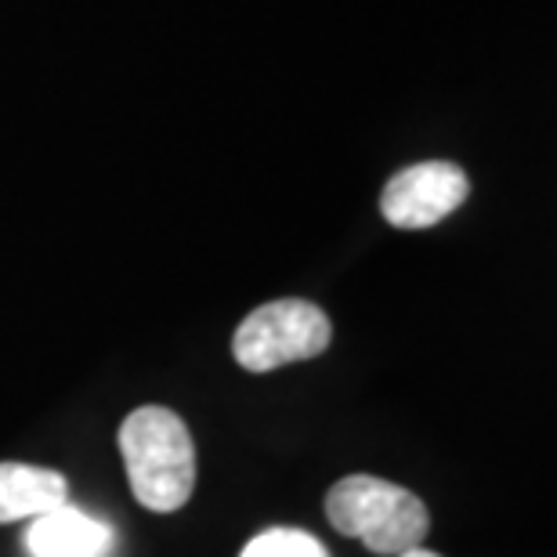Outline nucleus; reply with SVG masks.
I'll list each match as a JSON object with an SVG mask.
<instances>
[{
    "mask_svg": "<svg viewBox=\"0 0 557 557\" xmlns=\"http://www.w3.org/2000/svg\"><path fill=\"white\" fill-rule=\"evenodd\" d=\"M131 493L141 507L171 515L196 488V445L185 420L166 406H141L120 428Z\"/></svg>",
    "mask_w": 557,
    "mask_h": 557,
    "instance_id": "f257e3e1",
    "label": "nucleus"
},
{
    "mask_svg": "<svg viewBox=\"0 0 557 557\" xmlns=\"http://www.w3.org/2000/svg\"><path fill=\"white\" fill-rule=\"evenodd\" d=\"M326 518L341 536L362 540L376 557L423 547L431 515L409 488L373 474H348L326 493Z\"/></svg>",
    "mask_w": 557,
    "mask_h": 557,
    "instance_id": "f03ea898",
    "label": "nucleus"
},
{
    "mask_svg": "<svg viewBox=\"0 0 557 557\" xmlns=\"http://www.w3.org/2000/svg\"><path fill=\"white\" fill-rule=\"evenodd\" d=\"M333 326L326 311L311 300L283 297L272 305H261L239 322L236 337H232V355L243 370L269 373L278 366L315 359L330 348Z\"/></svg>",
    "mask_w": 557,
    "mask_h": 557,
    "instance_id": "7ed1b4c3",
    "label": "nucleus"
},
{
    "mask_svg": "<svg viewBox=\"0 0 557 557\" xmlns=\"http://www.w3.org/2000/svg\"><path fill=\"white\" fill-rule=\"evenodd\" d=\"M467 199V174L456 163L428 160L398 171L384 185L381 210L395 228H434Z\"/></svg>",
    "mask_w": 557,
    "mask_h": 557,
    "instance_id": "20e7f679",
    "label": "nucleus"
},
{
    "mask_svg": "<svg viewBox=\"0 0 557 557\" xmlns=\"http://www.w3.org/2000/svg\"><path fill=\"white\" fill-rule=\"evenodd\" d=\"M26 547L33 557H102L109 547V529L91 515H84L81 507L62 504L33 518Z\"/></svg>",
    "mask_w": 557,
    "mask_h": 557,
    "instance_id": "39448f33",
    "label": "nucleus"
},
{
    "mask_svg": "<svg viewBox=\"0 0 557 557\" xmlns=\"http://www.w3.org/2000/svg\"><path fill=\"white\" fill-rule=\"evenodd\" d=\"M70 504V485L51 467L0 463V525L22 518H40Z\"/></svg>",
    "mask_w": 557,
    "mask_h": 557,
    "instance_id": "423d86ee",
    "label": "nucleus"
},
{
    "mask_svg": "<svg viewBox=\"0 0 557 557\" xmlns=\"http://www.w3.org/2000/svg\"><path fill=\"white\" fill-rule=\"evenodd\" d=\"M239 557H330L326 547L297 529H269L261 536H253Z\"/></svg>",
    "mask_w": 557,
    "mask_h": 557,
    "instance_id": "0eeeda50",
    "label": "nucleus"
},
{
    "mask_svg": "<svg viewBox=\"0 0 557 557\" xmlns=\"http://www.w3.org/2000/svg\"><path fill=\"white\" fill-rule=\"evenodd\" d=\"M398 557H442V554H434L428 547H413V550H406V554H398Z\"/></svg>",
    "mask_w": 557,
    "mask_h": 557,
    "instance_id": "6e6552de",
    "label": "nucleus"
}]
</instances>
